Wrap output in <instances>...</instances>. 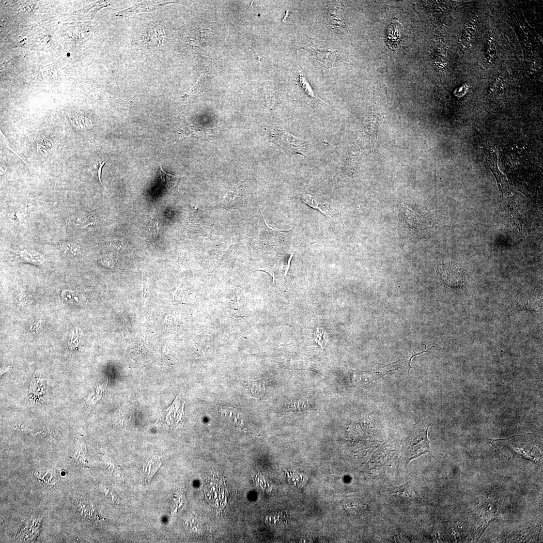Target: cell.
<instances>
[{"label": "cell", "mask_w": 543, "mask_h": 543, "mask_svg": "<svg viewBox=\"0 0 543 543\" xmlns=\"http://www.w3.org/2000/svg\"><path fill=\"white\" fill-rule=\"evenodd\" d=\"M272 134L273 142L286 152L307 156L312 148L310 140H304L276 128Z\"/></svg>", "instance_id": "obj_1"}, {"label": "cell", "mask_w": 543, "mask_h": 543, "mask_svg": "<svg viewBox=\"0 0 543 543\" xmlns=\"http://www.w3.org/2000/svg\"><path fill=\"white\" fill-rule=\"evenodd\" d=\"M297 198L310 207L319 210L326 217L334 231L335 225L341 219V211L333 209L327 201L315 194L302 192L297 195Z\"/></svg>", "instance_id": "obj_2"}, {"label": "cell", "mask_w": 543, "mask_h": 543, "mask_svg": "<svg viewBox=\"0 0 543 543\" xmlns=\"http://www.w3.org/2000/svg\"><path fill=\"white\" fill-rule=\"evenodd\" d=\"M400 215L403 223L408 228L415 231H422L434 226L433 215H419L404 203L401 205Z\"/></svg>", "instance_id": "obj_3"}, {"label": "cell", "mask_w": 543, "mask_h": 543, "mask_svg": "<svg viewBox=\"0 0 543 543\" xmlns=\"http://www.w3.org/2000/svg\"><path fill=\"white\" fill-rule=\"evenodd\" d=\"M442 280L447 285L456 287L462 281L461 270L457 264L451 261L442 262L438 267Z\"/></svg>", "instance_id": "obj_4"}, {"label": "cell", "mask_w": 543, "mask_h": 543, "mask_svg": "<svg viewBox=\"0 0 543 543\" xmlns=\"http://www.w3.org/2000/svg\"><path fill=\"white\" fill-rule=\"evenodd\" d=\"M310 52L313 58L326 69L333 67L338 58V52L334 49L319 48L310 46L302 47Z\"/></svg>", "instance_id": "obj_5"}, {"label": "cell", "mask_w": 543, "mask_h": 543, "mask_svg": "<svg viewBox=\"0 0 543 543\" xmlns=\"http://www.w3.org/2000/svg\"><path fill=\"white\" fill-rule=\"evenodd\" d=\"M325 19L327 26L338 30L345 27V18L340 6L330 3L325 10Z\"/></svg>", "instance_id": "obj_6"}, {"label": "cell", "mask_w": 543, "mask_h": 543, "mask_svg": "<svg viewBox=\"0 0 543 543\" xmlns=\"http://www.w3.org/2000/svg\"><path fill=\"white\" fill-rule=\"evenodd\" d=\"M429 428V426L425 433L420 437L419 440L410 446L408 450L407 456L408 457L407 459L408 462L426 453L429 454L435 459H436L431 453L430 442L428 437Z\"/></svg>", "instance_id": "obj_7"}, {"label": "cell", "mask_w": 543, "mask_h": 543, "mask_svg": "<svg viewBox=\"0 0 543 543\" xmlns=\"http://www.w3.org/2000/svg\"><path fill=\"white\" fill-rule=\"evenodd\" d=\"M220 416L225 423L229 426L240 428L244 423L242 413L232 407H221L220 408Z\"/></svg>", "instance_id": "obj_8"}, {"label": "cell", "mask_w": 543, "mask_h": 543, "mask_svg": "<svg viewBox=\"0 0 543 543\" xmlns=\"http://www.w3.org/2000/svg\"><path fill=\"white\" fill-rule=\"evenodd\" d=\"M66 222L70 228L78 231L84 230L93 224L92 216L84 211L71 216Z\"/></svg>", "instance_id": "obj_9"}, {"label": "cell", "mask_w": 543, "mask_h": 543, "mask_svg": "<svg viewBox=\"0 0 543 543\" xmlns=\"http://www.w3.org/2000/svg\"><path fill=\"white\" fill-rule=\"evenodd\" d=\"M168 3L163 1H148L136 4L123 11L118 13V16L123 17H128L137 14L138 13L143 12H151L164 6Z\"/></svg>", "instance_id": "obj_10"}, {"label": "cell", "mask_w": 543, "mask_h": 543, "mask_svg": "<svg viewBox=\"0 0 543 543\" xmlns=\"http://www.w3.org/2000/svg\"><path fill=\"white\" fill-rule=\"evenodd\" d=\"M16 257L18 261L35 264H41L45 261V257L41 253L29 248L21 249L16 251Z\"/></svg>", "instance_id": "obj_11"}, {"label": "cell", "mask_w": 543, "mask_h": 543, "mask_svg": "<svg viewBox=\"0 0 543 543\" xmlns=\"http://www.w3.org/2000/svg\"><path fill=\"white\" fill-rule=\"evenodd\" d=\"M158 176L163 186L167 191L176 187L180 178V176L167 173L163 169L162 166H160V168H159Z\"/></svg>", "instance_id": "obj_12"}, {"label": "cell", "mask_w": 543, "mask_h": 543, "mask_svg": "<svg viewBox=\"0 0 543 543\" xmlns=\"http://www.w3.org/2000/svg\"><path fill=\"white\" fill-rule=\"evenodd\" d=\"M59 248L64 254L73 257L79 256L83 251L80 245L72 241L62 242L59 244Z\"/></svg>", "instance_id": "obj_13"}, {"label": "cell", "mask_w": 543, "mask_h": 543, "mask_svg": "<svg viewBox=\"0 0 543 543\" xmlns=\"http://www.w3.org/2000/svg\"><path fill=\"white\" fill-rule=\"evenodd\" d=\"M299 82L302 89L304 92H305V93L311 99L314 100L315 101L319 102L321 104L326 105L328 106V107H330L329 105L326 104L325 102L322 100L321 98H320L319 96H318L316 94L315 92L313 90L307 78L305 77H304L302 73L300 72H299Z\"/></svg>", "instance_id": "obj_14"}, {"label": "cell", "mask_w": 543, "mask_h": 543, "mask_svg": "<svg viewBox=\"0 0 543 543\" xmlns=\"http://www.w3.org/2000/svg\"><path fill=\"white\" fill-rule=\"evenodd\" d=\"M148 38L151 45L155 46H155H160L164 41V31L160 26L155 25L149 30Z\"/></svg>", "instance_id": "obj_15"}, {"label": "cell", "mask_w": 543, "mask_h": 543, "mask_svg": "<svg viewBox=\"0 0 543 543\" xmlns=\"http://www.w3.org/2000/svg\"><path fill=\"white\" fill-rule=\"evenodd\" d=\"M161 466L160 460L154 458L144 465L142 469V473L147 479H151L152 476L155 473L156 470Z\"/></svg>", "instance_id": "obj_16"}, {"label": "cell", "mask_w": 543, "mask_h": 543, "mask_svg": "<svg viewBox=\"0 0 543 543\" xmlns=\"http://www.w3.org/2000/svg\"><path fill=\"white\" fill-rule=\"evenodd\" d=\"M425 346L426 347V349L424 351H423L417 354H409L406 357H403L401 359L392 364H395V366L397 367V368H396L397 370L399 369H406V370H407L408 374H409L410 369L413 368L410 365V362H411V360L413 357L416 356L421 354L423 353L427 352L433 348L435 347L436 346L438 345H436L434 346H433L429 348L427 350H426L427 346L426 345Z\"/></svg>", "instance_id": "obj_17"}, {"label": "cell", "mask_w": 543, "mask_h": 543, "mask_svg": "<svg viewBox=\"0 0 543 543\" xmlns=\"http://www.w3.org/2000/svg\"><path fill=\"white\" fill-rule=\"evenodd\" d=\"M315 341L322 348L326 347L329 341V335L324 327L317 328Z\"/></svg>", "instance_id": "obj_18"}, {"label": "cell", "mask_w": 543, "mask_h": 543, "mask_svg": "<svg viewBox=\"0 0 543 543\" xmlns=\"http://www.w3.org/2000/svg\"><path fill=\"white\" fill-rule=\"evenodd\" d=\"M71 122L74 127L78 129H87L92 126V123L89 119L82 116L72 118Z\"/></svg>", "instance_id": "obj_19"}, {"label": "cell", "mask_w": 543, "mask_h": 543, "mask_svg": "<svg viewBox=\"0 0 543 543\" xmlns=\"http://www.w3.org/2000/svg\"><path fill=\"white\" fill-rule=\"evenodd\" d=\"M475 32L474 30L471 28L465 29L462 35L463 43L467 47L472 46L475 42Z\"/></svg>", "instance_id": "obj_20"}, {"label": "cell", "mask_w": 543, "mask_h": 543, "mask_svg": "<svg viewBox=\"0 0 543 543\" xmlns=\"http://www.w3.org/2000/svg\"><path fill=\"white\" fill-rule=\"evenodd\" d=\"M524 310H527L531 312H538V311L531 303L530 301H527L526 303L516 304L513 310V312L516 313L519 311Z\"/></svg>", "instance_id": "obj_21"}, {"label": "cell", "mask_w": 543, "mask_h": 543, "mask_svg": "<svg viewBox=\"0 0 543 543\" xmlns=\"http://www.w3.org/2000/svg\"><path fill=\"white\" fill-rule=\"evenodd\" d=\"M1 139H2V140L3 141V144H4V145H5V147L6 148H7V149H8V150H9L10 151H11L12 152H13V153L15 154H16V155H17V156H18V157H19V158H20L21 159V160H22V161H23V162H24V163H25V164H26L25 162V161H24V160H22V159L21 158V157H20V156H19V155H17V154H16V152H15L14 151H13V150H12V149L11 148V147H10V145H9V143H8V141H7V139H6V137H5V136H4V135H3V134L2 133V131L1 130Z\"/></svg>", "instance_id": "obj_22"}, {"label": "cell", "mask_w": 543, "mask_h": 543, "mask_svg": "<svg viewBox=\"0 0 543 543\" xmlns=\"http://www.w3.org/2000/svg\"><path fill=\"white\" fill-rule=\"evenodd\" d=\"M107 161H105V162H102V163H100V164L99 165V167H98V169H97V174H98V179H99V182H100V184H101L102 185H103V184H102V181H101V173H102V170L103 167L104 166V165H105V164L106 163H107Z\"/></svg>", "instance_id": "obj_23"}]
</instances>
